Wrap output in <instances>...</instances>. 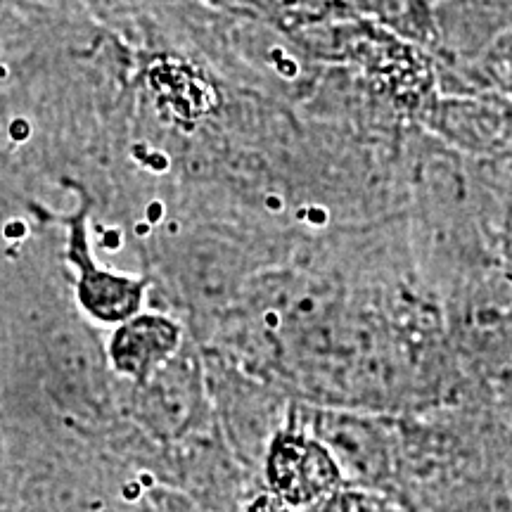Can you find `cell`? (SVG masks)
<instances>
[{
  "label": "cell",
  "mask_w": 512,
  "mask_h": 512,
  "mask_svg": "<svg viewBox=\"0 0 512 512\" xmlns=\"http://www.w3.org/2000/svg\"><path fill=\"white\" fill-rule=\"evenodd\" d=\"M342 467L320 441L285 434L271 446L268 479L290 505H311L335 489Z\"/></svg>",
  "instance_id": "1"
},
{
  "label": "cell",
  "mask_w": 512,
  "mask_h": 512,
  "mask_svg": "<svg viewBox=\"0 0 512 512\" xmlns=\"http://www.w3.org/2000/svg\"><path fill=\"white\" fill-rule=\"evenodd\" d=\"M178 344V328L171 320L143 316L117 330L112 339V361L121 373L147 377L159 361H164Z\"/></svg>",
  "instance_id": "2"
},
{
  "label": "cell",
  "mask_w": 512,
  "mask_h": 512,
  "mask_svg": "<svg viewBox=\"0 0 512 512\" xmlns=\"http://www.w3.org/2000/svg\"><path fill=\"white\" fill-rule=\"evenodd\" d=\"M69 256L83 268L79 297L95 318L124 320L131 316V313L138 311L143 285L133 283V280L128 278H119V275L102 273L95 266H91L81 233H76V238L72 242V254Z\"/></svg>",
  "instance_id": "3"
}]
</instances>
